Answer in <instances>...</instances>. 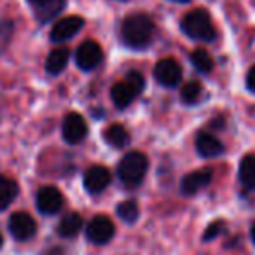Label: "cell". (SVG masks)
<instances>
[{
	"label": "cell",
	"instance_id": "2e32d148",
	"mask_svg": "<svg viewBox=\"0 0 255 255\" xmlns=\"http://www.w3.org/2000/svg\"><path fill=\"white\" fill-rule=\"evenodd\" d=\"M103 140L110 147L123 149V147H126L129 143L131 136H129V133H128V129L123 124H110L109 128H105V131H103Z\"/></svg>",
	"mask_w": 255,
	"mask_h": 255
},
{
	"label": "cell",
	"instance_id": "484cf974",
	"mask_svg": "<svg viewBox=\"0 0 255 255\" xmlns=\"http://www.w3.org/2000/svg\"><path fill=\"white\" fill-rule=\"evenodd\" d=\"M247 88H248V91L255 93V65L248 70V74H247Z\"/></svg>",
	"mask_w": 255,
	"mask_h": 255
},
{
	"label": "cell",
	"instance_id": "4fadbf2b",
	"mask_svg": "<svg viewBox=\"0 0 255 255\" xmlns=\"http://www.w3.org/2000/svg\"><path fill=\"white\" fill-rule=\"evenodd\" d=\"M213 178V171L210 168H201V170H194L189 175H185L180 182V191L187 196H192L196 192L203 191L208 187V184Z\"/></svg>",
	"mask_w": 255,
	"mask_h": 255
},
{
	"label": "cell",
	"instance_id": "603a6c76",
	"mask_svg": "<svg viewBox=\"0 0 255 255\" xmlns=\"http://www.w3.org/2000/svg\"><path fill=\"white\" fill-rule=\"evenodd\" d=\"M191 61L194 68L201 74H210L213 70V60L205 49H194L191 53Z\"/></svg>",
	"mask_w": 255,
	"mask_h": 255
},
{
	"label": "cell",
	"instance_id": "7c38bea8",
	"mask_svg": "<svg viewBox=\"0 0 255 255\" xmlns=\"http://www.w3.org/2000/svg\"><path fill=\"white\" fill-rule=\"evenodd\" d=\"M112 182V173L109 168L102 166V164H95L84 173V187L91 194H100L103 192Z\"/></svg>",
	"mask_w": 255,
	"mask_h": 255
},
{
	"label": "cell",
	"instance_id": "ac0fdd59",
	"mask_svg": "<svg viewBox=\"0 0 255 255\" xmlns=\"http://www.w3.org/2000/svg\"><path fill=\"white\" fill-rule=\"evenodd\" d=\"M68 61H70V51L67 47H58V49L51 51L46 61V70L51 75H58L67 68Z\"/></svg>",
	"mask_w": 255,
	"mask_h": 255
},
{
	"label": "cell",
	"instance_id": "cb8c5ba5",
	"mask_svg": "<svg viewBox=\"0 0 255 255\" xmlns=\"http://www.w3.org/2000/svg\"><path fill=\"white\" fill-rule=\"evenodd\" d=\"M12 23L9 19L0 18V51H4V47L7 46V42L11 40L12 35Z\"/></svg>",
	"mask_w": 255,
	"mask_h": 255
},
{
	"label": "cell",
	"instance_id": "ba28073f",
	"mask_svg": "<svg viewBox=\"0 0 255 255\" xmlns=\"http://www.w3.org/2000/svg\"><path fill=\"white\" fill-rule=\"evenodd\" d=\"M65 205V198L61 191L54 185H46L37 192V208L42 215H56Z\"/></svg>",
	"mask_w": 255,
	"mask_h": 255
},
{
	"label": "cell",
	"instance_id": "f1b7e54d",
	"mask_svg": "<svg viewBox=\"0 0 255 255\" xmlns=\"http://www.w3.org/2000/svg\"><path fill=\"white\" fill-rule=\"evenodd\" d=\"M2 243H4V236H2V233H0V247H2Z\"/></svg>",
	"mask_w": 255,
	"mask_h": 255
},
{
	"label": "cell",
	"instance_id": "44dd1931",
	"mask_svg": "<svg viewBox=\"0 0 255 255\" xmlns=\"http://www.w3.org/2000/svg\"><path fill=\"white\" fill-rule=\"evenodd\" d=\"M203 96V86L198 81H189L180 89V100L185 105H196Z\"/></svg>",
	"mask_w": 255,
	"mask_h": 255
},
{
	"label": "cell",
	"instance_id": "7a4b0ae2",
	"mask_svg": "<svg viewBox=\"0 0 255 255\" xmlns=\"http://www.w3.org/2000/svg\"><path fill=\"white\" fill-rule=\"evenodd\" d=\"M147 171H149V159H147V156L138 152V150H133V152H128L121 159L119 166H117V177L123 182L124 187L136 189L145 180Z\"/></svg>",
	"mask_w": 255,
	"mask_h": 255
},
{
	"label": "cell",
	"instance_id": "7402d4cb",
	"mask_svg": "<svg viewBox=\"0 0 255 255\" xmlns=\"http://www.w3.org/2000/svg\"><path fill=\"white\" fill-rule=\"evenodd\" d=\"M117 215L128 224L136 222V219H138V215H140L138 203H136L135 199H126V201L119 203V206H117Z\"/></svg>",
	"mask_w": 255,
	"mask_h": 255
},
{
	"label": "cell",
	"instance_id": "5bb4252c",
	"mask_svg": "<svg viewBox=\"0 0 255 255\" xmlns=\"http://www.w3.org/2000/svg\"><path fill=\"white\" fill-rule=\"evenodd\" d=\"M28 4L35 11L37 19L40 23H47L60 14L65 7V0H28Z\"/></svg>",
	"mask_w": 255,
	"mask_h": 255
},
{
	"label": "cell",
	"instance_id": "83f0119b",
	"mask_svg": "<svg viewBox=\"0 0 255 255\" xmlns=\"http://www.w3.org/2000/svg\"><path fill=\"white\" fill-rule=\"evenodd\" d=\"M173 2H180V4H187V2H191V0H173Z\"/></svg>",
	"mask_w": 255,
	"mask_h": 255
},
{
	"label": "cell",
	"instance_id": "52a82bcc",
	"mask_svg": "<svg viewBox=\"0 0 255 255\" xmlns=\"http://www.w3.org/2000/svg\"><path fill=\"white\" fill-rule=\"evenodd\" d=\"M103 60V51L98 42L95 40H86L75 51V63L81 70L91 72L102 63Z\"/></svg>",
	"mask_w": 255,
	"mask_h": 255
},
{
	"label": "cell",
	"instance_id": "d6986e66",
	"mask_svg": "<svg viewBox=\"0 0 255 255\" xmlns=\"http://www.w3.org/2000/svg\"><path fill=\"white\" fill-rule=\"evenodd\" d=\"M240 182L245 189H255V154H247L240 163Z\"/></svg>",
	"mask_w": 255,
	"mask_h": 255
},
{
	"label": "cell",
	"instance_id": "ffe728a7",
	"mask_svg": "<svg viewBox=\"0 0 255 255\" xmlns=\"http://www.w3.org/2000/svg\"><path fill=\"white\" fill-rule=\"evenodd\" d=\"M19 192V187L12 178L0 177V212L11 206V203L16 199Z\"/></svg>",
	"mask_w": 255,
	"mask_h": 255
},
{
	"label": "cell",
	"instance_id": "9a60e30c",
	"mask_svg": "<svg viewBox=\"0 0 255 255\" xmlns=\"http://www.w3.org/2000/svg\"><path fill=\"white\" fill-rule=\"evenodd\" d=\"M196 150L203 157H217L224 152V145L215 135L203 131L196 138Z\"/></svg>",
	"mask_w": 255,
	"mask_h": 255
},
{
	"label": "cell",
	"instance_id": "30bf717a",
	"mask_svg": "<svg viewBox=\"0 0 255 255\" xmlns=\"http://www.w3.org/2000/svg\"><path fill=\"white\" fill-rule=\"evenodd\" d=\"M86 136H88V123L84 117L77 112L67 114L63 121V138L75 145V143H81Z\"/></svg>",
	"mask_w": 255,
	"mask_h": 255
},
{
	"label": "cell",
	"instance_id": "4316f807",
	"mask_svg": "<svg viewBox=\"0 0 255 255\" xmlns=\"http://www.w3.org/2000/svg\"><path fill=\"white\" fill-rule=\"evenodd\" d=\"M250 236H252V241H254V243H255V222H254V226H252Z\"/></svg>",
	"mask_w": 255,
	"mask_h": 255
},
{
	"label": "cell",
	"instance_id": "9c48e42d",
	"mask_svg": "<svg viewBox=\"0 0 255 255\" xmlns=\"http://www.w3.org/2000/svg\"><path fill=\"white\" fill-rule=\"evenodd\" d=\"M9 231L12 238L18 241H28L35 236L37 233V222L30 213L26 212H16L9 219Z\"/></svg>",
	"mask_w": 255,
	"mask_h": 255
},
{
	"label": "cell",
	"instance_id": "5b68a950",
	"mask_svg": "<svg viewBox=\"0 0 255 255\" xmlns=\"http://www.w3.org/2000/svg\"><path fill=\"white\" fill-rule=\"evenodd\" d=\"M116 234V226L107 215H96L86 226V238L95 245H107Z\"/></svg>",
	"mask_w": 255,
	"mask_h": 255
},
{
	"label": "cell",
	"instance_id": "277c9868",
	"mask_svg": "<svg viewBox=\"0 0 255 255\" xmlns=\"http://www.w3.org/2000/svg\"><path fill=\"white\" fill-rule=\"evenodd\" d=\"M145 88V79L140 72L131 70L128 72L126 77L114 84L112 91H110V98H112L114 105L117 109H126L133 103V100L140 95Z\"/></svg>",
	"mask_w": 255,
	"mask_h": 255
},
{
	"label": "cell",
	"instance_id": "8fae6325",
	"mask_svg": "<svg viewBox=\"0 0 255 255\" xmlns=\"http://www.w3.org/2000/svg\"><path fill=\"white\" fill-rule=\"evenodd\" d=\"M84 26V19L81 16H67L61 18L54 23L53 30H51V40L53 42H65L75 37Z\"/></svg>",
	"mask_w": 255,
	"mask_h": 255
},
{
	"label": "cell",
	"instance_id": "3957f363",
	"mask_svg": "<svg viewBox=\"0 0 255 255\" xmlns=\"http://www.w3.org/2000/svg\"><path fill=\"white\" fill-rule=\"evenodd\" d=\"M182 32L187 37L201 42H213L217 39V30L213 26V21L205 9H194L187 12L180 23Z\"/></svg>",
	"mask_w": 255,
	"mask_h": 255
},
{
	"label": "cell",
	"instance_id": "8992f818",
	"mask_svg": "<svg viewBox=\"0 0 255 255\" xmlns=\"http://www.w3.org/2000/svg\"><path fill=\"white\" fill-rule=\"evenodd\" d=\"M154 79L164 88H175L182 81V67L173 58H163L154 67Z\"/></svg>",
	"mask_w": 255,
	"mask_h": 255
},
{
	"label": "cell",
	"instance_id": "d4e9b609",
	"mask_svg": "<svg viewBox=\"0 0 255 255\" xmlns=\"http://www.w3.org/2000/svg\"><path fill=\"white\" fill-rule=\"evenodd\" d=\"M222 227H224V222H222V220H217V222L210 224L208 229H206V233H205V236H203V240H205V241H210V240H213L215 236H219V234L222 233Z\"/></svg>",
	"mask_w": 255,
	"mask_h": 255
},
{
	"label": "cell",
	"instance_id": "e0dca14e",
	"mask_svg": "<svg viewBox=\"0 0 255 255\" xmlns=\"http://www.w3.org/2000/svg\"><path fill=\"white\" fill-rule=\"evenodd\" d=\"M82 227H84L82 217L79 215V213L72 212V213H67V215L61 217L56 231H58V234H60V236H63V238H74V236H77V234L81 233Z\"/></svg>",
	"mask_w": 255,
	"mask_h": 255
},
{
	"label": "cell",
	"instance_id": "6da1fadb",
	"mask_svg": "<svg viewBox=\"0 0 255 255\" xmlns=\"http://www.w3.org/2000/svg\"><path fill=\"white\" fill-rule=\"evenodd\" d=\"M156 33V25L147 14L136 12L128 16L121 26V37L123 42L131 49H145L150 46Z\"/></svg>",
	"mask_w": 255,
	"mask_h": 255
}]
</instances>
